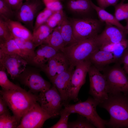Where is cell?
I'll return each mask as SVG.
<instances>
[{
	"mask_svg": "<svg viewBox=\"0 0 128 128\" xmlns=\"http://www.w3.org/2000/svg\"><path fill=\"white\" fill-rule=\"evenodd\" d=\"M99 105L110 114L106 127L128 128V94L120 93L109 95L108 99Z\"/></svg>",
	"mask_w": 128,
	"mask_h": 128,
	"instance_id": "6da1fadb",
	"label": "cell"
},
{
	"mask_svg": "<svg viewBox=\"0 0 128 128\" xmlns=\"http://www.w3.org/2000/svg\"><path fill=\"white\" fill-rule=\"evenodd\" d=\"M1 95L13 115L21 121L25 113L37 101V95L24 89L0 91Z\"/></svg>",
	"mask_w": 128,
	"mask_h": 128,
	"instance_id": "7a4b0ae2",
	"label": "cell"
},
{
	"mask_svg": "<svg viewBox=\"0 0 128 128\" xmlns=\"http://www.w3.org/2000/svg\"><path fill=\"white\" fill-rule=\"evenodd\" d=\"M97 36L77 41L64 48L61 52L71 65L75 67L78 63L88 59L93 52L99 49L100 46L96 39Z\"/></svg>",
	"mask_w": 128,
	"mask_h": 128,
	"instance_id": "3957f363",
	"label": "cell"
},
{
	"mask_svg": "<svg viewBox=\"0 0 128 128\" xmlns=\"http://www.w3.org/2000/svg\"><path fill=\"white\" fill-rule=\"evenodd\" d=\"M99 104L98 101L90 97L85 101L65 105L63 109L71 114L76 113L84 116L96 128H105L108 120L102 119L97 113L96 108Z\"/></svg>",
	"mask_w": 128,
	"mask_h": 128,
	"instance_id": "277c9868",
	"label": "cell"
},
{
	"mask_svg": "<svg viewBox=\"0 0 128 128\" xmlns=\"http://www.w3.org/2000/svg\"><path fill=\"white\" fill-rule=\"evenodd\" d=\"M118 63L103 70L107 82L109 95L120 93L128 94V77Z\"/></svg>",
	"mask_w": 128,
	"mask_h": 128,
	"instance_id": "5b68a950",
	"label": "cell"
},
{
	"mask_svg": "<svg viewBox=\"0 0 128 128\" xmlns=\"http://www.w3.org/2000/svg\"><path fill=\"white\" fill-rule=\"evenodd\" d=\"M74 37L78 41L96 36L101 26L100 21L89 17L73 18L69 20Z\"/></svg>",
	"mask_w": 128,
	"mask_h": 128,
	"instance_id": "8992f818",
	"label": "cell"
},
{
	"mask_svg": "<svg viewBox=\"0 0 128 128\" xmlns=\"http://www.w3.org/2000/svg\"><path fill=\"white\" fill-rule=\"evenodd\" d=\"M100 71L91 64L88 72L90 80L89 93L99 104L109 97L106 80Z\"/></svg>",
	"mask_w": 128,
	"mask_h": 128,
	"instance_id": "52a82bcc",
	"label": "cell"
},
{
	"mask_svg": "<svg viewBox=\"0 0 128 128\" xmlns=\"http://www.w3.org/2000/svg\"><path fill=\"white\" fill-rule=\"evenodd\" d=\"M41 107L52 117L59 115L64 103L59 92L54 86L48 90L40 92L37 101Z\"/></svg>",
	"mask_w": 128,
	"mask_h": 128,
	"instance_id": "ba28073f",
	"label": "cell"
},
{
	"mask_svg": "<svg viewBox=\"0 0 128 128\" xmlns=\"http://www.w3.org/2000/svg\"><path fill=\"white\" fill-rule=\"evenodd\" d=\"M17 79L22 84L27 87L31 92L45 91L51 87L50 83L43 78L39 71L33 68L27 67Z\"/></svg>",
	"mask_w": 128,
	"mask_h": 128,
	"instance_id": "9c48e42d",
	"label": "cell"
},
{
	"mask_svg": "<svg viewBox=\"0 0 128 128\" xmlns=\"http://www.w3.org/2000/svg\"><path fill=\"white\" fill-rule=\"evenodd\" d=\"M91 65L87 59L78 63L72 73L69 94V101H78V95L80 89L86 82V75Z\"/></svg>",
	"mask_w": 128,
	"mask_h": 128,
	"instance_id": "30bf717a",
	"label": "cell"
},
{
	"mask_svg": "<svg viewBox=\"0 0 128 128\" xmlns=\"http://www.w3.org/2000/svg\"><path fill=\"white\" fill-rule=\"evenodd\" d=\"M43 5L41 0H27L14 11V18L33 30L35 18L40 12Z\"/></svg>",
	"mask_w": 128,
	"mask_h": 128,
	"instance_id": "8fae6325",
	"label": "cell"
},
{
	"mask_svg": "<svg viewBox=\"0 0 128 128\" xmlns=\"http://www.w3.org/2000/svg\"><path fill=\"white\" fill-rule=\"evenodd\" d=\"M51 118V117L37 102L23 115L17 128H41L45 121Z\"/></svg>",
	"mask_w": 128,
	"mask_h": 128,
	"instance_id": "7c38bea8",
	"label": "cell"
},
{
	"mask_svg": "<svg viewBox=\"0 0 128 128\" xmlns=\"http://www.w3.org/2000/svg\"><path fill=\"white\" fill-rule=\"evenodd\" d=\"M28 62L16 54L0 53V69L7 71L11 78H17L27 67Z\"/></svg>",
	"mask_w": 128,
	"mask_h": 128,
	"instance_id": "4fadbf2b",
	"label": "cell"
},
{
	"mask_svg": "<svg viewBox=\"0 0 128 128\" xmlns=\"http://www.w3.org/2000/svg\"><path fill=\"white\" fill-rule=\"evenodd\" d=\"M70 65L65 55L59 52L40 68L50 79L67 69Z\"/></svg>",
	"mask_w": 128,
	"mask_h": 128,
	"instance_id": "5bb4252c",
	"label": "cell"
},
{
	"mask_svg": "<svg viewBox=\"0 0 128 128\" xmlns=\"http://www.w3.org/2000/svg\"><path fill=\"white\" fill-rule=\"evenodd\" d=\"M74 67L71 65L67 69L49 79L52 85L56 88L59 93L64 106L69 104V91L71 76Z\"/></svg>",
	"mask_w": 128,
	"mask_h": 128,
	"instance_id": "9a60e30c",
	"label": "cell"
},
{
	"mask_svg": "<svg viewBox=\"0 0 128 128\" xmlns=\"http://www.w3.org/2000/svg\"><path fill=\"white\" fill-rule=\"evenodd\" d=\"M128 35L126 31L113 25L106 24L104 30L96 38L100 46L104 44L119 42L127 39Z\"/></svg>",
	"mask_w": 128,
	"mask_h": 128,
	"instance_id": "2e32d148",
	"label": "cell"
},
{
	"mask_svg": "<svg viewBox=\"0 0 128 128\" xmlns=\"http://www.w3.org/2000/svg\"><path fill=\"white\" fill-rule=\"evenodd\" d=\"M35 51L34 56L30 63L41 68L46 64L52 57L59 51L46 44H42Z\"/></svg>",
	"mask_w": 128,
	"mask_h": 128,
	"instance_id": "e0dca14e",
	"label": "cell"
},
{
	"mask_svg": "<svg viewBox=\"0 0 128 128\" xmlns=\"http://www.w3.org/2000/svg\"><path fill=\"white\" fill-rule=\"evenodd\" d=\"M88 59L100 71L109 64L118 61L112 53L99 49L93 52Z\"/></svg>",
	"mask_w": 128,
	"mask_h": 128,
	"instance_id": "ac0fdd59",
	"label": "cell"
},
{
	"mask_svg": "<svg viewBox=\"0 0 128 128\" xmlns=\"http://www.w3.org/2000/svg\"><path fill=\"white\" fill-rule=\"evenodd\" d=\"M5 21L13 37L32 41V33L21 22L13 20Z\"/></svg>",
	"mask_w": 128,
	"mask_h": 128,
	"instance_id": "d6986e66",
	"label": "cell"
},
{
	"mask_svg": "<svg viewBox=\"0 0 128 128\" xmlns=\"http://www.w3.org/2000/svg\"><path fill=\"white\" fill-rule=\"evenodd\" d=\"M91 1V0H69L67 6L70 11L75 14L84 15L93 9Z\"/></svg>",
	"mask_w": 128,
	"mask_h": 128,
	"instance_id": "ffe728a7",
	"label": "cell"
},
{
	"mask_svg": "<svg viewBox=\"0 0 128 128\" xmlns=\"http://www.w3.org/2000/svg\"><path fill=\"white\" fill-rule=\"evenodd\" d=\"M91 3L92 8L96 12L101 22H105V24L114 26L126 31L125 27L117 20L114 15L106 11L105 9L96 5L91 0Z\"/></svg>",
	"mask_w": 128,
	"mask_h": 128,
	"instance_id": "44dd1931",
	"label": "cell"
},
{
	"mask_svg": "<svg viewBox=\"0 0 128 128\" xmlns=\"http://www.w3.org/2000/svg\"><path fill=\"white\" fill-rule=\"evenodd\" d=\"M58 26L64 41L65 47L77 41L74 37L73 28L70 21L66 15Z\"/></svg>",
	"mask_w": 128,
	"mask_h": 128,
	"instance_id": "7402d4cb",
	"label": "cell"
},
{
	"mask_svg": "<svg viewBox=\"0 0 128 128\" xmlns=\"http://www.w3.org/2000/svg\"><path fill=\"white\" fill-rule=\"evenodd\" d=\"M42 44L48 45L58 51H62L65 47V45L58 26L54 29Z\"/></svg>",
	"mask_w": 128,
	"mask_h": 128,
	"instance_id": "603a6c76",
	"label": "cell"
},
{
	"mask_svg": "<svg viewBox=\"0 0 128 128\" xmlns=\"http://www.w3.org/2000/svg\"><path fill=\"white\" fill-rule=\"evenodd\" d=\"M13 38L26 57L28 63H30L34 56L35 49L38 46L31 40L14 37Z\"/></svg>",
	"mask_w": 128,
	"mask_h": 128,
	"instance_id": "cb8c5ba5",
	"label": "cell"
},
{
	"mask_svg": "<svg viewBox=\"0 0 128 128\" xmlns=\"http://www.w3.org/2000/svg\"><path fill=\"white\" fill-rule=\"evenodd\" d=\"M54 29L46 23L33 30L32 41L38 46L43 44L46 39L52 32Z\"/></svg>",
	"mask_w": 128,
	"mask_h": 128,
	"instance_id": "d4e9b609",
	"label": "cell"
},
{
	"mask_svg": "<svg viewBox=\"0 0 128 128\" xmlns=\"http://www.w3.org/2000/svg\"><path fill=\"white\" fill-rule=\"evenodd\" d=\"M0 53L18 55L27 61L13 37L4 42L0 43Z\"/></svg>",
	"mask_w": 128,
	"mask_h": 128,
	"instance_id": "484cf974",
	"label": "cell"
},
{
	"mask_svg": "<svg viewBox=\"0 0 128 128\" xmlns=\"http://www.w3.org/2000/svg\"><path fill=\"white\" fill-rule=\"evenodd\" d=\"M20 121L16 116L11 115L10 113L0 115V128H17Z\"/></svg>",
	"mask_w": 128,
	"mask_h": 128,
	"instance_id": "4316f807",
	"label": "cell"
},
{
	"mask_svg": "<svg viewBox=\"0 0 128 128\" xmlns=\"http://www.w3.org/2000/svg\"><path fill=\"white\" fill-rule=\"evenodd\" d=\"M0 85L2 89L5 91L24 90L20 87L11 82L8 78L5 71L0 70Z\"/></svg>",
	"mask_w": 128,
	"mask_h": 128,
	"instance_id": "83f0119b",
	"label": "cell"
},
{
	"mask_svg": "<svg viewBox=\"0 0 128 128\" xmlns=\"http://www.w3.org/2000/svg\"><path fill=\"white\" fill-rule=\"evenodd\" d=\"M14 12L5 0H0V17L5 20H13Z\"/></svg>",
	"mask_w": 128,
	"mask_h": 128,
	"instance_id": "f1b7e54d",
	"label": "cell"
},
{
	"mask_svg": "<svg viewBox=\"0 0 128 128\" xmlns=\"http://www.w3.org/2000/svg\"><path fill=\"white\" fill-rule=\"evenodd\" d=\"M114 16L119 21L128 19V2L124 3L121 2L114 6Z\"/></svg>",
	"mask_w": 128,
	"mask_h": 128,
	"instance_id": "f546056e",
	"label": "cell"
},
{
	"mask_svg": "<svg viewBox=\"0 0 128 128\" xmlns=\"http://www.w3.org/2000/svg\"><path fill=\"white\" fill-rule=\"evenodd\" d=\"M65 15L63 10L55 11L45 23L51 28L54 29L61 22Z\"/></svg>",
	"mask_w": 128,
	"mask_h": 128,
	"instance_id": "4dcf8cb0",
	"label": "cell"
},
{
	"mask_svg": "<svg viewBox=\"0 0 128 128\" xmlns=\"http://www.w3.org/2000/svg\"><path fill=\"white\" fill-rule=\"evenodd\" d=\"M69 128H96L84 116L79 114L76 120L68 122Z\"/></svg>",
	"mask_w": 128,
	"mask_h": 128,
	"instance_id": "1f68e13d",
	"label": "cell"
},
{
	"mask_svg": "<svg viewBox=\"0 0 128 128\" xmlns=\"http://www.w3.org/2000/svg\"><path fill=\"white\" fill-rule=\"evenodd\" d=\"M54 12L46 7L40 12L36 17L33 30L45 23L49 18Z\"/></svg>",
	"mask_w": 128,
	"mask_h": 128,
	"instance_id": "d6a6232c",
	"label": "cell"
},
{
	"mask_svg": "<svg viewBox=\"0 0 128 128\" xmlns=\"http://www.w3.org/2000/svg\"><path fill=\"white\" fill-rule=\"evenodd\" d=\"M13 37L6 21L0 17V43Z\"/></svg>",
	"mask_w": 128,
	"mask_h": 128,
	"instance_id": "836d02e7",
	"label": "cell"
},
{
	"mask_svg": "<svg viewBox=\"0 0 128 128\" xmlns=\"http://www.w3.org/2000/svg\"><path fill=\"white\" fill-rule=\"evenodd\" d=\"M70 114L62 109L59 115L60 116V119L56 123L50 128H68V120Z\"/></svg>",
	"mask_w": 128,
	"mask_h": 128,
	"instance_id": "e575fe53",
	"label": "cell"
},
{
	"mask_svg": "<svg viewBox=\"0 0 128 128\" xmlns=\"http://www.w3.org/2000/svg\"><path fill=\"white\" fill-rule=\"evenodd\" d=\"M46 7L53 11L63 10V6L59 0H42Z\"/></svg>",
	"mask_w": 128,
	"mask_h": 128,
	"instance_id": "d590c367",
	"label": "cell"
},
{
	"mask_svg": "<svg viewBox=\"0 0 128 128\" xmlns=\"http://www.w3.org/2000/svg\"><path fill=\"white\" fill-rule=\"evenodd\" d=\"M119 0H96L99 7L105 9L110 6H114L117 5Z\"/></svg>",
	"mask_w": 128,
	"mask_h": 128,
	"instance_id": "8d00e7d4",
	"label": "cell"
},
{
	"mask_svg": "<svg viewBox=\"0 0 128 128\" xmlns=\"http://www.w3.org/2000/svg\"><path fill=\"white\" fill-rule=\"evenodd\" d=\"M119 62L120 64H123V69L128 74V47L124 51Z\"/></svg>",
	"mask_w": 128,
	"mask_h": 128,
	"instance_id": "74e56055",
	"label": "cell"
},
{
	"mask_svg": "<svg viewBox=\"0 0 128 128\" xmlns=\"http://www.w3.org/2000/svg\"><path fill=\"white\" fill-rule=\"evenodd\" d=\"M11 7L14 11L18 9L23 3L21 0H5Z\"/></svg>",
	"mask_w": 128,
	"mask_h": 128,
	"instance_id": "f35d334b",
	"label": "cell"
},
{
	"mask_svg": "<svg viewBox=\"0 0 128 128\" xmlns=\"http://www.w3.org/2000/svg\"><path fill=\"white\" fill-rule=\"evenodd\" d=\"M8 105L2 96H0V115L2 114L10 113L7 108Z\"/></svg>",
	"mask_w": 128,
	"mask_h": 128,
	"instance_id": "ab89813d",
	"label": "cell"
},
{
	"mask_svg": "<svg viewBox=\"0 0 128 128\" xmlns=\"http://www.w3.org/2000/svg\"><path fill=\"white\" fill-rule=\"evenodd\" d=\"M126 21V26L125 27L128 35V19Z\"/></svg>",
	"mask_w": 128,
	"mask_h": 128,
	"instance_id": "60d3db41",
	"label": "cell"
},
{
	"mask_svg": "<svg viewBox=\"0 0 128 128\" xmlns=\"http://www.w3.org/2000/svg\"><path fill=\"white\" fill-rule=\"evenodd\" d=\"M126 0H121V2H124Z\"/></svg>",
	"mask_w": 128,
	"mask_h": 128,
	"instance_id": "b9f144b4",
	"label": "cell"
},
{
	"mask_svg": "<svg viewBox=\"0 0 128 128\" xmlns=\"http://www.w3.org/2000/svg\"><path fill=\"white\" fill-rule=\"evenodd\" d=\"M59 0L60 1H61L63 0Z\"/></svg>",
	"mask_w": 128,
	"mask_h": 128,
	"instance_id": "7bdbcfd3",
	"label": "cell"
},
{
	"mask_svg": "<svg viewBox=\"0 0 128 128\" xmlns=\"http://www.w3.org/2000/svg\"><path fill=\"white\" fill-rule=\"evenodd\" d=\"M25 0V1H27V0Z\"/></svg>",
	"mask_w": 128,
	"mask_h": 128,
	"instance_id": "ee69618b",
	"label": "cell"
},
{
	"mask_svg": "<svg viewBox=\"0 0 128 128\" xmlns=\"http://www.w3.org/2000/svg\"><path fill=\"white\" fill-rule=\"evenodd\" d=\"M22 0L23 1V0Z\"/></svg>",
	"mask_w": 128,
	"mask_h": 128,
	"instance_id": "f6af8a7d",
	"label": "cell"
}]
</instances>
